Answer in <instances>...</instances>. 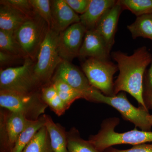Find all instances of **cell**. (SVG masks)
I'll list each match as a JSON object with an SVG mask.
<instances>
[{
    "mask_svg": "<svg viewBox=\"0 0 152 152\" xmlns=\"http://www.w3.org/2000/svg\"><path fill=\"white\" fill-rule=\"evenodd\" d=\"M111 56L117 63L119 71L114 83L115 96L126 92L134 98L140 106L148 110L143 98V83L147 67L152 61L151 53L146 47L142 46L130 56L118 51L113 52Z\"/></svg>",
    "mask_w": 152,
    "mask_h": 152,
    "instance_id": "1",
    "label": "cell"
},
{
    "mask_svg": "<svg viewBox=\"0 0 152 152\" xmlns=\"http://www.w3.org/2000/svg\"><path fill=\"white\" fill-rule=\"evenodd\" d=\"M119 118L112 117L103 121L97 134L91 136L88 141L99 151L104 152L115 145L129 144L133 146L152 142V132L139 130L135 128L124 133L117 132Z\"/></svg>",
    "mask_w": 152,
    "mask_h": 152,
    "instance_id": "2",
    "label": "cell"
},
{
    "mask_svg": "<svg viewBox=\"0 0 152 152\" xmlns=\"http://www.w3.org/2000/svg\"><path fill=\"white\" fill-rule=\"evenodd\" d=\"M0 105L31 121L39 119L48 107L38 91L25 94L3 90H0Z\"/></svg>",
    "mask_w": 152,
    "mask_h": 152,
    "instance_id": "3",
    "label": "cell"
},
{
    "mask_svg": "<svg viewBox=\"0 0 152 152\" xmlns=\"http://www.w3.org/2000/svg\"><path fill=\"white\" fill-rule=\"evenodd\" d=\"M59 34L49 28L38 52L34 71L42 86L46 84L53 78L54 73L63 61L58 50Z\"/></svg>",
    "mask_w": 152,
    "mask_h": 152,
    "instance_id": "4",
    "label": "cell"
},
{
    "mask_svg": "<svg viewBox=\"0 0 152 152\" xmlns=\"http://www.w3.org/2000/svg\"><path fill=\"white\" fill-rule=\"evenodd\" d=\"M34 64L26 58L22 66L1 69L0 90L25 94L37 91L42 86L34 73Z\"/></svg>",
    "mask_w": 152,
    "mask_h": 152,
    "instance_id": "5",
    "label": "cell"
},
{
    "mask_svg": "<svg viewBox=\"0 0 152 152\" xmlns=\"http://www.w3.org/2000/svg\"><path fill=\"white\" fill-rule=\"evenodd\" d=\"M94 102L111 106L119 112L125 120L132 123L141 130H151L152 126L148 119L150 115L148 110L141 106L137 107L133 105L123 92L113 96H108L97 90L94 95Z\"/></svg>",
    "mask_w": 152,
    "mask_h": 152,
    "instance_id": "6",
    "label": "cell"
},
{
    "mask_svg": "<svg viewBox=\"0 0 152 152\" xmlns=\"http://www.w3.org/2000/svg\"><path fill=\"white\" fill-rule=\"evenodd\" d=\"M49 28L37 15L28 19L14 32L15 37L26 58L34 60Z\"/></svg>",
    "mask_w": 152,
    "mask_h": 152,
    "instance_id": "7",
    "label": "cell"
},
{
    "mask_svg": "<svg viewBox=\"0 0 152 152\" xmlns=\"http://www.w3.org/2000/svg\"><path fill=\"white\" fill-rule=\"evenodd\" d=\"M81 67L93 87L106 96H115L113 76L118 71L117 65L110 61L89 58L82 64Z\"/></svg>",
    "mask_w": 152,
    "mask_h": 152,
    "instance_id": "8",
    "label": "cell"
},
{
    "mask_svg": "<svg viewBox=\"0 0 152 152\" xmlns=\"http://www.w3.org/2000/svg\"><path fill=\"white\" fill-rule=\"evenodd\" d=\"M65 82L84 95L85 99L94 102L96 89L91 85L83 72L70 62L63 60L57 67L53 77Z\"/></svg>",
    "mask_w": 152,
    "mask_h": 152,
    "instance_id": "9",
    "label": "cell"
},
{
    "mask_svg": "<svg viewBox=\"0 0 152 152\" xmlns=\"http://www.w3.org/2000/svg\"><path fill=\"white\" fill-rule=\"evenodd\" d=\"M87 30L80 23L71 25L60 33L58 40L59 53L63 60L72 61L79 57Z\"/></svg>",
    "mask_w": 152,
    "mask_h": 152,
    "instance_id": "10",
    "label": "cell"
},
{
    "mask_svg": "<svg viewBox=\"0 0 152 152\" xmlns=\"http://www.w3.org/2000/svg\"><path fill=\"white\" fill-rule=\"evenodd\" d=\"M110 52L99 33L95 29L90 30L86 33L79 57L109 61Z\"/></svg>",
    "mask_w": 152,
    "mask_h": 152,
    "instance_id": "11",
    "label": "cell"
},
{
    "mask_svg": "<svg viewBox=\"0 0 152 152\" xmlns=\"http://www.w3.org/2000/svg\"><path fill=\"white\" fill-rule=\"evenodd\" d=\"M122 7L117 1L116 4L106 12L98 23L95 30L105 42L111 52L115 43V38Z\"/></svg>",
    "mask_w": 152,
    "mask_h": 152,
    "instance_id": "12",
    "label": "cell"
},
{
    "mask_svg": "<svg viewBox=\"0 0 152 152\" xmlns=\"http://www.w3.org/2000/svg\"><path fill=\"white\" fill-rule=\"evenodd\" d=\"M50 3L52 29L60 33L71 25L80 23V16L71 8L65 0H53L50 1Z\"/></svg>",
    "mask_w": 152,
    "mask_h": 152,
    "instance_id": "13",
    "label": "cell"
},
{
    "mask_svg": "<svg viewBox=\"0 0 152 152\" xmlns=\"http://www.w3.org/2000/svg\"><path fill=\"white\" fill-rule=\"evenodd\" d=\"M1 118V130L4 131L8 145L13 148L30 120L21 114L11 112L6 115H2Z\"/></svg>",
    "mask_w": 152,
    "mask_h": 152,
    "instance_id": "14",
    "label": "cell"
},
{
    "mask_svg": "<svg viewBox=\"0 0 152 152\" xmlns=\"http://www.w3.org/2000/svg\"><path fill=\"white\" fill-rule=\"evenodd\" d=\"M115 0H91L87 11L80 15V23L87 31L95 29L98 23L109 9L116 4Z\"/></svg>",
    "mask_w": 152,
    "mask_h": 152,
    "instance_id": "15",
    "label": "cell"
},
{
    "mask_svg": "<svg viewBox=\"0 0 152 152\" xmlns=\"http://www.w3.org/2000/svg\"><path fill=\"white\" fill-rule=\"evenodd\" d=\"M30 18L31 17L1 1L0 29L15 32Z\"/></svg>",
    "mask_w": 152,
    "mask_h": 152,
    "instance_id": "16",
    "label": "cell"
},
{
    "mask_svg": "<svg viewBox=\"0 0 152 152\" xmlns=\"http://www.w3.org/2000/svg\"><path fill=\"white\" fill-rule=\"evenodd\" d=\"M44 115L45 126L48 132L54 152H69L67 132L60 125L55 123L50 116L45 114Z\"/></svg>",
    "mask_w": 152,
    "mask_h": 152,
    "instance_id": "17",
    "label": "cell"
},
{
    "mask_svg": "<svg viewBox=\"0 0 152 152\" xmlns=\"http://www.w3.org/2000/svg\"><path fill=\"white\" fill-rule=\"evenodd\" d=\"M44 115L39 119L35 121L30 120L28 124L19 135L12 149L11 152H23L25 147L35 135L36 133L45 126V121Z\"/></svg>",
    "mask_w": 152,
    "mask_h": 152,
    "instance_id": "18",
    "label": "cell"
},
{
    "mask_svg": "<svg viewBox=\"0 0 152 152\" xmlns=\"http://www.w3.org/2000/svg\"><path fill=\"white\" fill-rule=\"evenodd\" d=\"M127 28L134 39L143 37L152 41V14L137 17L135 21Z\"/></svg>",
    "mask_w": 152,
    "mask_h": 152,
    "instance_id": "19",
    "label": "cell"
},
{
    "mask_svg": "<svg viewBox=\"0 0 152 152\" xmlns=\"http://www.w3.org/2000/svg\"><path fill=\"white\" fill-rule=\"evenodd\" d=\"M22 152H54L45 126L36 133Z\"/></svg>",
    "mask_w": 152,
    "mask_h": 152,
    "instance_id": "20",
    "label": "cell"
},
{
    "mask_svg": "<svg viewBox=\"0 0 152 152\" xmlns=\"http://www.w3.org/2000/svg\"><path fill=\"white\" fill-rule=\"evenodd\" d=\"M41 94L45 102L58 115H62L67 110L53 85L42 88Z\"/></svg>",
    "mask_w": 152,
    "mask_h": 152,
    "instance_id": "21",
    "label": "cell"
},
{
    "mask_svg": "<svg viewBox=\"0 0 152 152\" xmlns=\"http://www.w3.org/2000/svg\"><path fill=\"white\" fill-rule=\"evenodd\" d=\"M52 84L56 88L60 97L68 109L75 101L80 99H85L84 95L70 86L62 80L52 79Z\"/></svg>",
    "mask_w": 152,
    "mask_h": 152,
    "instance_id": "22",
    "label": "cell"
},
{
    "mask_svg": "<svg viewBox=\"0 0 152 152\" xmlns=\"http://www.w3.org/2000/svg\"><path fill=\"white\" fill-rule=\"evenodd\" d=\"M69 152H101L88 140L82 139L77 130L73 128L67 132Z\"/></svg>",
    "mask_w": 152,
    "mask_h": 152,
    "instance_id": "23",
    "label": "cell"
},
{
    "mask_svg": "<svg viewBox=\"0 0 152 152\" xmlns=\"http://www.w3.org/2000/svg\"><path fill=\"white\" fill-rule=\"evenodd\" d=\"M1 51L18 57H26L14 35V32L0 29Z\"/></svg>",
    "mask_w": 152,
    "mask_h": 152,
    "instance_id": "24",
    "label": "cell"
},
{
    "mask_svg": "<svg viewBox=\"0 0 152 152\" xmlns=\"http://www.w3.org/2000/svg\"><path fill=\"white\" fill-rule=\"evenodd\" d=\"M123 10L131 11L137 17L152 14V0H119Z\"/></svg>",
    "mask_w": 152,
    "mask_h": 152,
    "instance_id": "25",
    "label": "cell"
},
{
    "mask_svg": "<svg viewBox=\"0 0 152 152\" xmlns=\"http://www.w3.org/2000/svg\"><path fill=\"white\" fill-rule=\"evenodd\" d=\"M36 14L41 17L52 28V18L50 1L49 0H30Z\"/></svg>",
    "mask_w": 152,
    "mask_h": 152,
    "instance_id": "26",
    "label": "cell"
},
{
    "mask_svg": "<svg viewBox=\"0 0 152 152\" xmlns=\"http://www.w3.org/2000/svg\"><path fill=\"white\" fill-rule=\"evenodd\" d=\"M143 98L147 108H152V61L148 70L144 75L143 83Z\"/></svg>",
    "mask_w": 152,
    "mask_h": 152,
    "instance_id": "27",
    "label": "cell"
},
{
    "mask_svg": "<svg viewBox=\"0 0 152 152\" xmlns=\"http://www.w3.org/2000/svg\"><path fill=\"white\" fill-rule=\"evenodd\" d=\"M1 1L18 9L29 17H34L36 15L30 0H2Z\"/></svg>",
    "mask_w": 152,
    "mask_h": 152,
    "instance_id": "28",
    "label": "cell"
},
{
    "mask_svg": "<svg viewBox=\"0 0 152 152\" xmlns=\"http://www.w3.org/2000/svg\"><path fill=\"white\" fill-rule=\"evenodd\" d=\"M71 8L77 14L84 13L88 10L91 0H65Z\"/></svg>",
    "mask_w": 152,
    "mask_h": 152,
    "instance_id": "29",
    "label": "cell"
},
{
    "mask_svg": "<svg viewBox=\"0 0 152 152\" xmlns=\"http://www.w3.org/2000/svg\"><path fill=\"white\" fill-rule=\"evenodd\" d=\"M104 152H152V143L137 145L127 150H119L110 147Z\"/></svg>",
    "mask_w": 152,
    "mask_h": 152,
    "instance_id": "30",
    "label": "cell"
},
{
    "mask_svg": "<svg viewBox=\"0 0 152 152\" xmlns=\"http://www.w3.org/2000/svg\"><path fill=\"white\" fill-rule=\"evenodd\" d=\"M18 57L9 54L7 53H4L2 51H0V64L1 66L9 64L12 62L15 59Z\"/></svg>",
    "mask_w": 152,
    "mask_h": 152,
    "instance_id": "31",
    "label": "cell"
},
{
    "mask_svg": "<svg viewBox=\"0 0 152 152\" xmlns=\"http://www.w3.org/2000/svg\"><path fill=\"white\" fill-rule=\"evenodd\" d=\"M148 119L150 124H151V125L152 126V114H150L149 117Z\"/></svg>",
    "mask_w": 152,
    "mask_h": 152,
    "instance_id": "32",
    "label": "cell"
}]
</instances>
